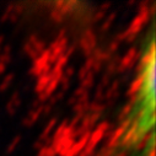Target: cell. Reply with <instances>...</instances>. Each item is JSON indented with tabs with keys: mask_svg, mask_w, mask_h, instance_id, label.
<instances>
[{
	"mask_svg": "<svg viewBox=\"0 0 156 156\" xmlns=\"http://www.w3.org/2000/svg\"><path fill=\"white\" fill-rule=\"evenodd\" d=\"M154 27V21H151L141 38L132 97L112 140L111 149L117 156H154L155 152Z\"/></svg>",
	"mask_w": 156,
	"mask_h": 156,
	"instance_id": "1",
	"label": "cell"
}]
</instances>
